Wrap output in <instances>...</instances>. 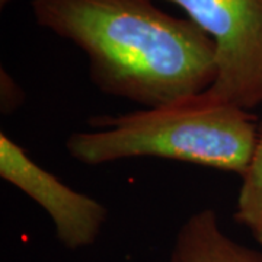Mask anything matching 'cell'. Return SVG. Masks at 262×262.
Segmentation results:
<instances>
[{
	"label": "cell",
	"mask_w": 262,
	"mask_h": 262,
	"mask_svg": "<svg viewBox=\"0 0 262 262\" xmlns=\"http://www.w3.org/2000/svg\"><path fill=\"white\" fill-rule=\"evenodd\" d=\"M91 131L66 140L83 165L130 158H162L244 175L259 137L251 111L222 103L207 92L120 115H94Z\"/></svg>",
	"instance_id": "7a4b0ae2"
},
{
	"label": "cell",
	"mask_w": 262,
	"mask_h": 262,
	"mask_svg": "<svg viewBox=\"0 0 262 262\" xmlns=\"http://www.w3.org/2000/svg\"><path fill=\"white\" fill-rule=\"evenodd\" d=\"M233 217L234 222L246 227L262 246V130H259L252 159L242 175Z\"/></svg>",
	"instance_id": "8992f818"
},
{
	"label": "cell",
	"mask_w": 262,
	"mask_h": 262,
	"mask_svg": "<svg viewBox=\"0 0 262 262\" xmlns=\"http://www.w3.org/2000/svg\"><path fill=\"white\" fill-rule=\"evenodd\" d=\"M0 177L50 215L57 239L64 248L77 251L94 245L99 237L108 208L41 168L5 133H0Z\"/></svg>",
	"instance_id": "277c9868"
},
{
	"label": "cell",
	"mask_w": 262,
	"mask_h": 262,
	"mask_svg": "<svg viewBox=\"0 0 262 262\" xmlns=\"http://www.w3.org/2000/svg\"><path fill=\"white\" fill-rule=\"evenodd\" d=\"M12 2H13V0H0V8L5 9L9 3H12Z\"/></svg>",
	"instance_id": "ba28073f"
},
{
	"label": "cell",
	"mask_w": 262,
	"mask_h": 262,
	"mask_svg": "<svg viewBox=\"0 0 262 262\" xmlns=\"http://www.w3.org/2000/svg\"><path fill=\"white\" fill-rule=\"evenodd\" d=\"M25 101V92L16 82V79L6 72L0 70V110L3 115L15 113Z\"/></svg>",
	"instance_id": "52a82bcc"
},
{
	"label": "cell",
	"mask_w": 262,
	"mask_h": 262,
	"mask_svg": "<svg viewBox=\"0 0 262 262\" xmlns=\"http://www.w3.org/2000/svg\"><path fill=\"white\" fill-rule=\"evenodd\" d=\"M259 130H262V122H261V124H259Z\"/></svg>",
	"instance_id": "9c48e42d"
},
{
	"label": "cell",
	"mask_w": 262,
	"mask_h": 262,
	"mask_svg": "<svg viewBox=\"0 0 262 262\" xmlns=\"http://www.w3.org/2000/svg\"><path fill=\"white\" fill-rule=\"evenodd\" d=\"M169 262H262V251L229 237L214 210L203 208L179 227Z\"/></svg>",
	"instance_id": "5b68a950"
},
{
	"label": "cell",
	"mask_w": 262,
	"mask_h": 262,
	"mask_svg": "<svg viewBox=\"0 0 262 262\" xmlns=\"http://www.w3.org/2000/svg\"><path fill=\"white\" fill-rule=\"evenodd\" d=\"M179 6L213 41L208 96L246 111L262 105V0H165Z\"/></svg>",
	"instance_id": "3957f363"
},
{
	"label": "cell",
	"mask_w": 262,
	"mask_h": 262,
	"mask_svg": "<svg viewBox=\"0 0 262 262\" xmlns=\"http://www.w3.org/2000/svg\"><path fill=\"white\" fill-rule=\"evenodd\" d=\"M31 8L39 27L83 51L103 94L153 108L214 82L213 41L153 0H31Z\"/></svg>",
	"instance_id": "6da1fadb"
}]
</instances>
